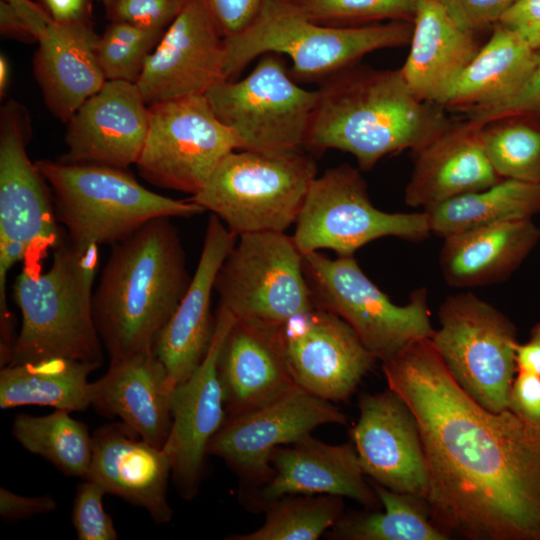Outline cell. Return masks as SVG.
<instances>
[{
  "instance_id": "20",
  "label": "cell",
  "mask_w": 540,
  "mask_h": 540,
  "mask_svg": "<svg viewBox=\"0 0 540 540\" xmlns=\"http://www.w3.org/2000/svg\"><path fill=\"white\" fill-rule=\"evenodd\" d=\"M149 122L136 83L106 81L67 122V152L59 161L126 169L137 163Z\"/></svg>"
},
{
  "instance_id": "40",
  "label": "cell",
  "mask_w": 540,
  "mask_h": 540,
  "mask_svg": "<svg viewBox=\"0 0 540 540\" xmlns=\"http://www.w3.org/2000/svg\"><path fill=\"white\" fill-rule=\"evenodd\" d=\"M189 0H101L110 22L165 31Z\"/></svg>"
},
{
  "instance_id": "50",
  "label": "cell",
  "mask_w": 540,
  "mask_h": 540,
  "mask_svg": "<svg viewBox=\"0 0 540 540\" xmlns=\"http://www.w3.org/2000/svg\"><path fill=\"white\" fill-rule=\"evenodd\" d=\"M9 79V65L6 57L1 54L0 56V94L1 97L5 95Z\"/></svg>"
},
{
  "instance_id": "24",
  "label": "cell",
  "mask_w": 540,
  "mask_h": 540,
  "mask_svg": "<svg viewBox=\"0 0 540 540\" xmlns=\"http://www.w3.org/2000/svg\"><path fill=\"white\" fill-rule=\"evenodd\" d=\"M92 458L84 478L145 509L159 524L173 511L167 501L172 462L167 451L139 437L125 424L112 423L92 435Z\"/></svg>"
},
{
  "instance_id": "16",
  "label": "cell",
  "mask_w": 540,
  "mask_h": 540,
  "mask_svg": "<svg viewBox=\"0 0 540 540\" xmlns=\"http://www.w3.org/2000/svg\"><path fill=\"white\" fill-rule=\"evenodd\" d=\"M225 36L204 0H189L148 55L136 85L151 104L205 95L227 80Z\"/></svg>"
},
{
  "instance_id": "27",
  "label": "cell",
  "mask_w": 540,
  "mask_h": 540,
  "mask_svg": "<svg viewBox=\"0 0 540 540\" xmlns=\"http://www.w3.org/2000/svg\"><path fill=\"white\" fill-rule=\"evenodd\" d=\"M174 388L163 363L147 349L110 362L108 371L93 382L92 405L162 448L171 427Z\"/></svg>"
},
{
  "instance_id": "34",
  "label": "cell",
  "mask_w": 540,
  "mask_h": 540,
  "mask_svg": "<svg viewBox=\"0 0 540 540\" xmlns=\"http://www.w3.org/2000/svg\"><path fill=\"white\" fill-rule=\"evenodd\" d=\"M55 409L51 414H18L12 424L15 439L29 452L39 455L70 476L84 478L90 467L93 440L87 425Z\"/></svg>"
},
{
  "instance_id": "14",
  "label": "cell",
  "mask_w": 540,
  "mask_h": 540,
  "mask_svg": "<svg viewBox=\"0 0 540 540\" xmlns=\"http://www.w3.org/2000/svg\"><path fill=\"white\" fill-rule=\"evenodd\" d=\"M148 110L136 167L154 186L192 196L227 154L241 150L239 138L217 118L205 95L151 104Z\"/></svg>"
},
{
  "instance_id": "35",
  "label": "cell",
  "mask_w": 540,
  "mask_h": 540,
  "mask_svg": "<svg viewBox=\"0 0 540 540\" xmlns=\"http://www.w3.org/2000/svg\"><path fill=\"white\" fill-rule=\"evenodd\" d=\"M343 498L332 495H288L269 503L263 524L230 540H317L344 515Z\"/></svg>"
},
{
  "instance_id": "19",
  "label": "cell",
  "mask_w": 540,
  "mask_h": 540,
  "mask_svg": "<svg viewBox=\"0 0 540 540\" xmlns=\"http://www.w3.org/2000/svg\"><path fill=\"white\" fill-rule=\"evenodd\" d=\"M351 442L366 476L390 490L425 499L428 468L418 422L391 389L363 394Z\"/></svg>"
},
{
  "instance_id": "11",
  "label": "cell",
  "mask_w": 540,
  "mask_h": 540,
  "mask_svg": "<svg viewBox=\"0 0 540 540\" xmlns=\"http://www.w3.org/2000/svg\"><path fill=\"white\" fill-rule=\"evenodd\" d=\"M438 319L430 340L453 379L487 410H506L517 372L513 322L472 293L447 296Z\"/></svg>"
},
{
  "instance_id": "37",
  "label": "cell",
  "mask_w": 540,
  "mask_h": 540,
  "mask_svg": "<svg viewBox=\"0 0 540 540\" xmlns=\"http://www.w3.org/2000/svg\"><path fill=\"white\" fill-rule=\"evenodd\" d=\"M165 31L110 22L99 36L96 54L106 81L136 83L145 61Z\"/></svg>"
},
{
  "instance_id": "44",
  "label": "cell",
  "mask_w": 540,
  "mask_h": 540,
  "mask_svg": "<svg viewBox=\"0 0 540 540\" xmlns=\"http://www.w3.org/2000/svg\"><path fill=\"white\" fill-rule=\"evenodd\" d=\"M507 409L526 422L540 427V376L517 369Z\"/></svg>"
},
{
  "instance_id": "18",
  "label": "cell",
  "mask_w": 540,
  "mask_h": 540,
  "mask_svg": "<svg viewBox=\"0 0 540 540\" xmlns=\"http://www.w3.org/2000/svg\"><path fill=\"white\" fill-rule=\"evenodd\" d=\"M234 321L235 317L227 309L218 307L207 354L193 373L174 388L172 422L163 448L170 456L178 491L186 500L197 495L208 444L227 418L218 358Z\"/></svg>"
},
{
  "instance_id": "45",
  "label": "cell",
  "mask_w": 540,
  "mask_h": 540,
  "mask_svg": "<svg viewBox=\"0 0 540 540\" xmlns=\"http://www.w3.org/2000/svg\"><path fill=\"white\" fill-rule=\"evenodd\" d=\"M498 24L517 34L533 50L540 49V0H517Z\"/></svg>"
},
{
  "instance_id": "42",
  "label": "cell",
  "mask_w": 540,
  "mask_h": 540,
  "mask_svg": "<svg viewBox=\"0 0 540 540\" xmlns=\"http://www.w3.org/2000/svg\"><path fill=\"white\" fill-rule=\"evenodd\" d=\"M462 27L476 33L493 27L517 0H437Z\"/></svg>"
},
{
  "instance_id": "36",
  "label": "cell",
  "mask_w": 540,
  "mask_h": 540,
  "mask_svg": "<svg viewBox=\"0 0 540 540\" xmlns=\"http://www.w3.org/2000/svg\"><path fill=\"white\" fill-rule=\"evenodd\" d=\"M485 152L501 178L540 184V121L508 116L482 126Z\"/></svg>"
},
{
  "instance_id": "15",
  "label": "cell",
  "mask_w": 540,
  "mask_h": 540,
  "mask_svg": "<svg viewBox=\"0 0 540 540\" xmlns=\"http://www.w3.org/2000/svg\"><path fill=\"white\" fill-rule=\"evenodd\" d=\"M327 424L346 425L347 418L333 402L296 385L259 407L226 418L207 452L237 473L248 488V500L271 477V457L278 447L308 437Z\"/></svg>"
},
{
  "instance_id": "28",
  "label": "cell",
  "mask_w": 540,
  "mask_h": 540,
  "mask_svg": "<svg viewBox=\"0 0 540 540\" xmlns=\"http://www.w3.org/2000/svg\"><path fill=\"white\" fill-rule=\"evenodd\" d=\"M412 23L410 50L400 72L419 100L443 107L481 46L475 33L437 0H419Z\"/></svg>"
},
{
  "instance_id": "46",
  "label": "cell",
  "mask_w": 540,
  "mask_h": 540,
  "mask_svg": "<svg viewBox=\"0 0 540 540\" xmlns=\"http://www.w3.org/2000/svg\"><path fill=\"white\" fill-rule=\"evenodd\" d=\"M57 502L50 495L23 496L6 488L0 489V515L5 521H18L53 512Z\"/></svg>"
},
{
  "instance_id": "32",
  "label": "cell",
  "mask_w": 540,
  "mask_h": 540,
  "mask_svg": "<svg viewBox=\"0 0 540 540\" xmlns=\"http://www.w3.org/2000/svg\"><path fill=\"white\" fill-rule=\"evenodd\" d=\"M431 234L445 238L472 229L532 219L540 213V184L514 179L424 209Z\"/></svg>"
},
{
  "instance_id": "23",
  "label": "cell",
  "mask_w": 540,
  "mask_h": 540,
  "mask_svg": "<svg viewBox=\"0 0 540 540\" xmlns=\"http://www.w3.org/2000/svg\"><path fill=\"white\" fill-rule=\"evenodd\" d=\"M227 418L259 407L296 386L282 325L235 319L218 358Z\"/></svg>"
},
{
  "instance_id": "25",
  "label": "cell",
  "mask_w": 540,
  "mask_h": 540,
  "mask_svg": "<svg viewBox=\"0 0 540 540\" xmlns=\"http://www.w3.org/2000/svg\"><path fill=\"white\" fill-rule=\"evenodd\" d=\"M91 15L47 24L34 56L35 78L51 113L67 123L106 79L96 54Z\"/></svg>"
},
{
  "instance_id": "31",
  "label": "cell",
  "mask_w": 540,
  "mask_h": 540,
  "mask_svg": "<svg viewBox=\"0 0 540 540\" xmlns=\"http://www.w3.org/2000/svg\"><path fill=\"white\" fill-rule=\"evenodd\" d=\"M100 365L69 358H47L1 367L0 407L50 406L69 412L92 405L89 374Z\"/></svg>"
},
{
  "instance_id": "2",
  "label": "cell",
  "mask_w": 540,
  "mask_h": 540,
  "mask_svg": "<svg viewBox=\"0 0 540 540\" xmlns=\"http://www.w3.org/2000/svg\"><path fill=\"white\" fill-rule=\"evenodd\" d=\"M317 94L304 150L350 153L363 171L388 155L417 153L453 122L443 107L419 100L400 69L356 63L323 80Z\"/></svg>"
},
{
  "instance_id": "5",
  "label": "cell",
  "mask_w": 540,
  "mask_h": 540,
  "mask_svg": "<svg viewBox=\"0 0 540 540\" xmlns=\"http://www.w3.org/2000/svg\"><path fill=\"white\" fill-rule=\"evenodd\" d=\"M413 23L389 21L335 27L309 19L292 0H266L256 19L242 32L225 38L227 80H234L254 59L266 53L285 54L290 75L320 80L359 63L368 53L409 44Z\"/></svg>"
},
{
  "instance_id": "3",
  "label": "cell",
  "mask_w": 540,
  "mask_h": 540,
  "mask_svg": "<svg viewBox=\"0 0 540 540\" xmlns=\"http://www.w3.org/2000/svg\"><path fill=\"white\" fill-rule=\"evenodd\" d=\"M171 218H156L112 245L93 292L96 328L110 362L152 349L190 284Z\"/></svg>"
},
{
  "instance_id": "49",
  "label": "cell",
  "mask_w": 540,
  "mask_h": 540,
  "mask_svg": "<svg viewBox=\"0 0 540 540\" xmlns=\"http://www.w3.org/2000/svg\"><path fill=\"white\" fill-rule=\"evenodd\" d=\"M50 16L59 22L92 14V0H42Z\"/></svg>"
},
{
  "instance_id": "10",
  "label": "cell",
  "mask_w": 540,
  "mask_h": 540,
  "mask_svg": "<svg viewBox=\"0 0 540 540\" xmlns=\"http://www.w3.org/2000/svg\"><path fill=\"white\" fill-rule=\"evenodd\" d=\"M205 96L241 150L286 154L304 150L318 94L294 82L281 54L266 53L246 77L221 82Z\"/></svg>"
},
{
  "instance_id": "29",
  "label": "cell",
  "mask_w": 540,
  "mask_h": 540,
  "mask_svg": "<svg viewBox=\"0 0 540 540\" xmlns=\"http://www.w3.org/2000/svg\"><path fill=\"white\" fill-rule=\"evenodd\" d=\"M439 266L448 285L483 287L500 283L519 268L540 240L532 219L472 229L447 236Z\"/></svg>"
},
{
  "instance_id": "39",
  "label": "cell",
  "mask_w": 540,
  "mask_h": 540,
  "mask_svg": "<svg viewBox=\"0 0 540 540\" xmlns=\"http://www.w3.org/2000/svg\"><path fill=\"white\" fill-rule=\"evenodd\" d=\"M107 494L97 482L84 478L76 491L72 523L79 540H115L118 537L111 516L103 507Z\"/></svg>"
},
{
  "instance_id": "43",
  "label": "cell",
  "mask_w": 540,
  "mask_h": 540,
  "mask_svg": "<svg viewBox=\"0 0 540 540\" xmlns=\"http://www.w3.org/2000/svg\"><path fill=\"white\" fill-rule=\"evenodd\" d=\"M225 38L245 30L258 16L266 0H204Z\"/></svg>"
},
{
  "instance_id": "21",
  "label": "cell",
  "mask_w": 540,
  "mask_h": 540,
  "mask_svg": "<svg viewBox=\"0 0 540 540\" xmlns=\"http://www.w3.org/2000/svg\"><path fill=\"white\" fill-rule=\"evenodd\" d=\"M237 238L216 215H210L188 289L154 342L153 352L175 386L193 373L209 350L216 324L211 312L212 292Z\"/></svg>"
},
{
  "instance_id": "4",
  "label": "cell",
  "mask_w": 540,
  "mask_h": 540,
  "mask_svg": "<svg viewBox=\"0 0 540 540\" xmlns=\"http://www.w3.org/2000/svg\"><path fill=\"white\" fill-rule=\"evenodd\" d=\"M52 253L48 269L23 264L14 281L21 328L8 365L61 357L101 366L103 344L92 310L99 246L63 239Z\"/></svg>"
},
{
  "instance_id": "13",
  "label": "cell",
  "mask_w": 540,
  "mask_h": 540,
  "mask_svg": "<svg viewBox=\"0 0 540 540\" xmlns=\"http://www.w3.org/2000/svg\"><path fill=\"white\" fill-rule=\"evenodd\" d=\"M219 306L235 319L283 325L315 307L304 255L285 232L238 236L215 281Z\"/></svg>"
},
{
  "instance_id": "22",
  "label": "cell",
  "mask_w": 540,
  "mask_h": 540,
  "mask_svg": "<svg viewBox=\"0 0 540 540\" xmlns=\"http://www.w3.org/2000/svg\"><path fill=\"white\" fill-rule=\"evenodd\" d=\"M272 475L248 501L263 509L288 495H332L376 509L380 501L352 442L332 445L312 435L278 447L271 457Z\"/></svg>"
},
{
  "instance_id": "17",
  "label": "cell",
  "mask_w": 540,
  "mask_h": 540,
  "mask_svg": "<svg viewBox=\"0 0 540 540\" xmlns=\"http://www.w3.org/2000/svg\"><path fill=\"white\" fill-rule=\"evenodd\" d=\"M282 336L296 385L330 402L347 401L377 362L345 320L318 306L289 319Z\"/></svg>"
},
{
  "instance_id": "1",
  "label": "cell",
  "mask_w": 540,
  "mask_h": 540,
  "mask_svg": "<svg viewBox=\"0 0 540 540\" xmlns=\"http://www.w3.org/2000/svg\"><path fill=\"white\" fill-rule=\"evenodd\" d=\"M382 371L418 422L433 523L449 539L540 540V427L474 401L430 339L382 362Z\"/></svg>"
},
{
  "instance_id": "30",
  "label": "cell",
  "mask_w": 540,
  "mask_h": 540,
  "mask_svg": "<svg viewBox=\"0 0 540 540\" xmlns=\"http://www.w3.org/2000/svg\"><path fill=\"white\" fill-rule=\"evenodd\" d=\"M534 61L535 50L511 30L495 24L489 40L463 71L443 108L464 113L510 98L528 79Z\"/></svg>"
},
{
  "instance_id": "9",
  "label": "cell",
  "mask_w": 540,
  "mask_h": 540,
  "mask_svg": "<svg viewBox=\"0 0 540 540\" xmlns=\"http://www.w3.org/2000/svg\"><path fill=\"white\" fill-rule=\"evenodd\" d=\"M304 268L315 306L345 320L377 360L384 362L413 342L433 336L424 287L411 293L407 304L397 305L354 256L331 259L313 252L304 255Z\"/></svg>"
},
{
  "instance_id": "41",
  "label": "cell",
  "mask_w": 540,
  "mask_h": 540,
  "mask_svg": "<svg viewBox=\"0 0 540 540\" xmlns=\"http://www.w3.org/2000/svg\"><path fill=\"white\" fill-rule=\"evenodd\" d=\"M462 114L481 125L508 116H525L540 121V49L535 50L532 72L517 93L499 103L472 108Z\"/></svg>"
},
{
  "instance_id": "26",
  "label": "cell",
  "mask_w": 540,
  "mask_h": 540,
  "mask_svg": "<svg viewBox=\"0 0 540 540\" xmlns=\"http://www.w3.org/2000/svg\"><path fill=\"white\" fill-rule=\"evenodd\" d=\"M481 124L464 118L415 153L404 201L424 209L489 187L501 178L483 146Z\"/></svg>"
},
{
  "instance_id": "7",
  "label": "cell",
  "mask_w": 540,
  "mask_h": 540,
  "mask_svg": "<svg viewBox=\"0 0 540 540\" xmlns=\"http://www.w3.org/2000/svg\"><path fill=\"white\" fill-rule=\"evenodd\" d=\"M317 166L305 151L264 154L235 150L189 199L216 215L237 237L285 232L296 220Z\"/></svg>"
},
{
  "instance_id": "33",
  "label": "cell",
  "mask_w": 540,
  "mask_h": 540,
  "mask_svg": "<svg viewBox=\"0 0 540 540\" xmlns=\"http://www.w3.org/2000/svg\"><path fill=\"white\" fill-rule=\"evenodd\" d=\"M382 511L343 515L327 536L339 540H447L431 520L423 497L401 493L374 482Z\"/></svg>"
},
{
  "instance_id": "38",
  "label": "cell",
  "mask_w": 540,
  "mask_h": 540,
  "mask_svg": "<svg viewBox=\"0 0 540 540\" xmlns=\"http://www.w3.org/2000/svg\"><path fill=\"white\" fill-rule=\"evenodd\" d=\"M312 21L353 27L381 21L412 22L419 0H292Z\"/></svg>"
},
{
  "instance_id": "8",
  "label": "cell",
  "mask_w": 540,
  "mask_h": 540,
  "mask_svg": "<svg viewBox=\"0 0 540 540\" xmlns=\"http://www.w3.org/2000/svg\"><path fill=\"white\" fill-rule=\"evenodd\" d=\"M31 120L21 103L10 100L0 112V319L12 317L7 275L22 262L40 266L62 240L49 186L28 157Z\"/></svg>"
},
{
  "instance_id": "12",
  "label": "cell",
  "mask_w": 540,
  "mask_h": 540,
  "mask_svg": "<svg viewBox=\"0 0 540 540\" xmlns=\"http://www.w3.org/2000/svg\"><path fill=\"white\" fill-rule=\"evenodd\" d=\"M431 234L425 211L390 213L376 208L360 171L348 164L329 168L310 185L292 238L303 255L327 249L353 256L367 243L397 237L422 241Z\"/></svg>"
},
{
  "instance_id": "6",
  "label": "cell",
  "mask_w": 540,
  "mask_h": 540,
  "mask_svg": "<svg viewBox=\"0 0 540 540\" xmlns=\"http://www.w3.org/2000/svg\"><path fill=\"white\" fill-rule=\"evenodd\" d=\"M57 221L78 247L114 245L161 217H192L205 209L190 199H173L140 184L122 168L39 160Z\"/></svg>"
},
{
  "instance_id": "47",
  "label": "cell",
  "mask_w": 540,
  "mask_h": 540,
  "mask_svg": "<svg viewBox=\"0 0 540 540\" xmlns=\"http://www.w3.org/2000/svg\"><path fill=\"white\" fill-rule=\"evenodd\" d=\"M0 31L3 37L16 39L25 43L37 42V39L26 22L7 1H0Z\"/></svg>"
},
{
  "instance_id": "48",
  "label": "cell",
  "mask_w": 540,
  "mask_h": 540,
  "mask_svg": "<svg viewBox=\"0 0 540 540\" xmlns=\"http://www.w3.org/2000/svg\"><path fill=\"white\" fill-rule=\"evenodd\" d=\"M517 369H522L540 376V322L530 330L529 339L519 343L515 349Z\"/></svg>"
}]
</instances>
